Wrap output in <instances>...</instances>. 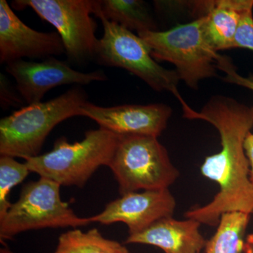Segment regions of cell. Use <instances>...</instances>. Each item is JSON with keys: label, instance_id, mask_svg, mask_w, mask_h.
<instances>
[{"label": "cell", "instance_id": "1", "mask_svg": "<svg viewBox=\"0 0 253 253\" xmlns=\"http://www.w3.org/2000/svg\"><path fill=\"white\" fill-rule=\"evenodd\" d=\"M184 117L202 120L219 131L221 151L208 156L201 166L203 175L215 181L219 191L209 204L185 213L187 219L216 226L224 213L253 214V186L244 149L246 136L253 126V107L227 96H212L201 111L189 105L182 107Z\"/></svg>", "mask_w": 253, "mask_h": 253}, {"label": "cell", "instance_id": "2", "mask_svg": "<svg viewBox=\"0 0 253 253\" xmlns=\"http://www.w3.org/2000/svg\"><path fill=\"white\" fill-rule=\"evenodd\" d=\"M87 94L75 86L57 97L27 105L0 121V156L27 158L39 156L55 126L68 118L81 116Z\"/></svg>", "mask_w": 253, "mask_h": 253}, {"label": "cell", "instance_id": "3", "mask_svg": "<svg viewBox=\"0 0 253 253\" xmlns=\"http://www.w3.org/2000/svg\"><path fill=\"white\" fill-rule=\"evenodd\" d=\"M119 135L104 128L86 131L81 141L59 138L49 152L25 160L31 172L60 186L83 187L101 166H109Z\"/></svg>", "mask_w": 253, "mask_h": 253}, {"label": "cell", "instance_id": "4", "mask_svg": "<svg viewBox=\"0 0 253 253\" xmlns=\"http://www.w3.org/2000/svg\"><path fill=\"white\" fill-rule=\"evenodd\" d=\"M156 61L175 66L179 79L191 89L199 82L215 77L221 55L214 49L206 35L204 18L177 25L166 31H146L138 34Z\"/></svg>", "mask_w": 253, "mask_h": 253}, {"label": "cell", "instance_id": "5", "mask_svg": "<svg viewBox=\"0 0 253 253\" xmlns=\"http://www.w3.org/2000/svg\"><path fill=\"white\" fill-rule=\"evenodd\" d=\"M108 167L121 196L139 190L169 189L179 176L167 149L153 136H119Z\"/></svg>", "mask_w": 253, "mask_h": 253}, {"label": "cell", "instance_id": "6", "mask_svg": "<svg viewBox=\"0 0 253 253\" xmlns=\"http://www.w3.org/2000/svg\"><path fill=\"white\" fill-rule=\"evenodd\" d=\"M60 186L40 177L25 184L19 198L0 218L1 244L25 231L89 225V217H81L61 199Z\"/></svg>", "mask_w": 253, "mask_h": 253}, {"label": "cell", "instance_id": "7", "mask_svg": "<svg viewBox=\"0 0 253 253\" xmlns=\"http://www.w3.org/2000/svg\"><path fill=\"white\" fill-rule=\"evenodd\" d=\"M104 33L99 39L96 60L99 64L123 68L140 78L155 91H168L184 102L177 89L180 81L175 71L166 69L152 57L139 36L118 23L100 16Z\"/></svg>", "mask_w": 253, "mask_h": 253}, {"label": "cell", "instance_id": "8", "mask_svg": "<svg viewBox=\"0 0 253 253\" xmlns=\"http://www.w3.org/2000/svg\"><path fill=\"white\" fill-rule=\"evenodd\" d=\"M95 0H16V10L31 8L42 19L56 29L62 40L68 61L83 65L96 59L99 39L96 36L97 23Z\"/></svg>", "mask_w": 253, "mask_h": 253}, {"label": "cell", "instance_id": "9", "mask_svg": "<svg viewBox=\"0 0 253 253\" xmlns=\"http://www.w3.org/2000/svg\"><path fill=\"white\" fill-rule=\"evenodd\" d=\"M6 71L14 78L18 92L27 105L42 102L44 95L56 86L86 85L107 80L104 71L81 72L54 56L41 62L18 60L6 64Z\"/></svg>", "mask_w": 253, "mask_h": 253}, {"label": "cell", "instance_id": "10", "mask_svg": "<svg viewBox=\"0 0 253 253\" xmlns=\"http://www.w3.org/2000/svg\"><path fill=\"white\" fill-rule=\"evenodd\" d=\"M57 32H40L28 27L14 14L6 0L0 1V63L45 59L64 54Z\"/></svg>", "mask_w": 253, "mask_h": 253}, {"label": "cell", "instance_id": "11", "mask_svg": "<svg viewBox=\"0 0 253 253\" xmlns=\"http://www.w3.org/2000/svg\"><path fill=\"white\" fill-rule=\"evenodd\" d=\"M172 109L163 104H125L103 107L86 101L81 116L90 118L99 127L119 136L139 135L158 138L167 127Z\"/></svg>", "mask_w": 253, "mask_h": 253}, {"label": "cell", "instance_id": "12", "mask_svg": "<svg viewBox=\"0 0 253 253\" xmlns=\"http://www.w3.org/2000/svg\"><path fill=\"white\" fill-rule=\"evenodd\" d=\"M175 208V199L168 189L137 191L122 195L106 205L102 212L89 218L91 222L104 225L124 223L131 235L162 218L172 217Z\"/></svg>", "mask_w": 253, "mask_h": 253}, {"label": "cell", "instance_id": "13", "mask_svg": "<svg viewBox=\"0 0 253 253\" xmlns=\"http://www.w3.org/2000/svg\"><path fill=\"white\" fill-rule=\"evenodd\" d=\"M201 224L194 219L162 218L145 230L128 236L126 244L149 245L164 253H200L207 243L200 232Z\"/></svg>", "mask_w": 253, "mask_h": 253}, {"label": "cell", "instance_id": "14", "mask_svg": "<svg viewBox=\"0 0 253 253\" xmlns=\"http://www.w3.org/2000/svg\"><path fill=\"white\" fill-rule=\"evenodd\" d=\"M196 18H204L208 39L216 51L233 49L240 21L253 9V0H210L189 1Z\"/></svg>", "mask_w": 253, "mask_h": 253}, {"label": "cell", "instance_id": "15", "mask_svg": "<svg viewBox=\"0 0 253 253\" xmlns=\"http://www.w3.org/2000/svg\"><path fill=\"white\" fill-rule=\"evenodd\" d=\"M95 16H102L129 31H157V24L148 5L141 0H96Z\"/></svg>", "mask_w": 253, "mask_h": 253}, {"label": "cell", "instance_id": "16", "mask_svg": "<svg viewBox=\"0 0 253 253\" xmlns=\"http://www.w3.org/2000/svg\"><path fill=\"white\" fill-rule=\"evenodd\" d=\"M51 253H130L115 240L106 239L96 228L83 231L75 228L63 233Z\"/></svg>", "mask_w": 253, "mask_h": 253}, {"label": "cell", "instance_id": "17", "mask_svg": "<svg viewBox=\"0 0 253 253\" xmlns=\"http://www.w3.org/2000/svg\"><path fill=\"white\" fill-rule=\"evenodd\" d=\"M251 214L241 212L224 213L217 229L207 241L206 253H244V235Z\"/></svg>", "mask_w": 253, "mask_h": 253}, {"label": "cell", "instance_id": "18", "mask_svg": "<svg viewBox=\"0 0 253 253\" xmlns=\"http://www.w3.org/2000/svg\"><path fill=\"white\" fill-rule=\"evenodd\" d=\"M31 172L26 163L15 158L0 156V218L4 217L11 207L9 195L15 186L22 183Z\"/></svg>", "mask_w": 253, "mask_h": 253}, {"label": "cell", "instance_id": "19", "mask_svg": "<svg viewBox=\"0 0 253 253\" xmlns=\"http://www.w3.org/2000/svg\"><path fill=\"white\" fill-rule=\"evenodd\" d=\"M253 9L246 11L240 21L234 39V48L253 51Z\"/></svg>", "mask_w": 253, "mask_h": 253}, {"label": "cell", "instance_id": "20", "mask_svg": "<svg viewBox=\"0 0 253 253\" xmlns=\"http://www.w3.org/2000/svg\"><path fill=\"white\" fill-rule=\"evenodd\" d=\"M24 102L17 88L14 89L8 78L4 75H0V105L1 109L18 107Z\"/></svg>", "mask_w": 253, "mask_h": 253}, {"label": "cell", "instance_id": "21", "mask_svg": "<svg viewBox=\"0 0 253 253\" xmlns=\"http://www.w3.org/2000/svg\"><path fill=\"white\" fill-rule=\"evenodd\" d=\"M218 70L226 74L224 81L238 85L244 86L253 90V77L244 78L236 72L231 60L225 56H222L218 61Z\"/></svg>", "mask_w": 253, "mask_h": 253}, {"label": "cell", "instance_id": "22", "mask_svg": "<svg viewBox=\"0 0 253 253\" xmlns=\"http://www.w3.org/2000/svg\"><path fill=\"white\" fill-rule=\"evenodd\" d=\"M244 149L250 165V180L253 186V134L251 132L246 136Z\"/></svg>", "mask_w": 253, "mask_h": 253}, {"label": "cell", "instance_id": "23", "mask_svg": "<svg viewBox=\"0 0 253 253\" xmlns=\"http://www.w3.org/2000/svg\"><path fill=\"white\" fill-rule=\"evenodd\" d=\"M244 253H253V234H249L244 242Z\"/></svg>", "mask_w": 253, "mask_h": 253}, {"label": "cell", "instance_id": "24", "mask_svg": "<svg viewBox=\"0 0 253 253\" xmlns=\"http://www.w3.org/2000/svg\"><path fill=\"white\" fill-rule=\"evenodd\" d=\"M0 253H15L11 251V249L6 246V244H3L2 247L0 249Z\"/></svg>", "mask_w": 253, "mask_h": 253}]
</instances>
